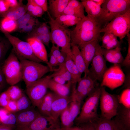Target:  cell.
<instances>
[{
  "instance_id": "9c48e42d",
  "label": "cell",
  "mask_w": 130,
  "mask_h": 130,
  "mask_svg": "<svg viewBox=\"0 0 130 130\" xmlns=\"http://www.w3.org/2000/svg\"><path fill=\"white\" fill-rule=\"evenodd\" d=\"M101 87L100 97L101 117L110 119L117 115L119 107L118 97L107 92L104 87Z\"/></svg>"
},
{
  "instance_id": "f1b7e54d",
  "label": "cell",
  "mask_w": 130,
  "mask_h": 130,
  "mask_svg": "<svg viewBox=\"0 0 130 130\" xmlns=\"http://www.w3.org/2000/svg\"><path fill=\"white\" fill-rule=\"evenodd\" d=\"M81 2L87 15L97 18L100 15L102 10L101 6L92 0H81Z\"/></svg>"
},
{
  "instance_id": "74e56055",
  "label": "cell",
  "mask_w": 130,
  "mask_h": 130,
  "mask_svg": "<svg viewBox=\"0 0 130 130\" xmlns=\"http://www.w3.org/2000/svg\"><path fill=\"white\" fill-rule=\"evenodd\" d=\"M18 111H20L29 109L30 105V102L28 98L24 93L16 101Z\"/></svg>"
},
{
  "instance_id": "8992f818",
  "label": "cell",
  "mask_w": 130,
  "mask_h": 130,
  "mask_svg": "<svg viewBox=\"0 0 130 130\" xmlns=\"http://www.w3.org/2000/svg\"><path fill=\"white\" fill-rule=\"evenodd\" d=\"M20 61L22 67V79L26 87L51 72L47 65H44L40 63L27 59Z\"/></svg>"
},
{
  "instance_id": "c3c4849f",
  "label": "cell",
  "mask_w": 130,
  "mask_h": 130,
  "mask_svg": "<svg viewBox=\"0 0 130 130\" xmlns=\"http://www.w3.org/2000/svg\"><path fill=\"white\" fill-rule=\"evenodd\" d=\"M52 44L50 54L52 55L57 58L61 54L62 52L60 50L59 47L53 44Z\"/></svg>"
},
{
  "instance_id": "816d5d0a",
  "label": "cell",
  "mask_w": 130,
  "mask_h": 130,
  "mask_svg": "<svg viewBox=\"0 0 130 130\" xmlns=\"http://www.w3.org/2000/svg\"><path fill=\"white\" fill-rule=\"evenodd\" d=\"M9 7L5 0H0V13L2 14L7 11Z\"/></svg>"
},
{
  "instance_id": "ba28073f",
  "label": "cell",
  "mask_w": 130,
  "mask_h": 130,
  "mask_svg": "<svg viewBox=\"0 0 130 130\" xmlns=\"http://www.w3.org/2000/svg\"><path fill=\"white\" fill-rule=\"evenodd\" d=\"M13 46L12 51L19 60L27 59L39 63H44L34 54L30 44L6 32H2Z\"/></svg>"
},
{
  "instance_id": "f5cc1de1",
  "label": "cell",
  "mask_w": 130,
  "mask_h": 130,
  "mask_svg": "<svg viewBox=\"0 0 130 130\" xmlns=\"http://www.w3.org/2000/svg\"><path fill=\"white\" fill-rule=\"evenodd\" d=\"M6 83V82L0 66V92L5 87Z\"/></svg>"
},
{
  "instance_id": "e0dca14e",
  "label": "cell",
  "mask_w": 130,
  "mask_h": 130,
  "mask_svg": "<svg viewBox=\"0 0 130 130\" xmlns=\"http://www.w3.org/2000/svg\"><path fill=\"white\" fill-rule=\"evenodd\" d=\"M52 106V118L58 121V118L61 113L68 106L71 101V97H64L54 94Z\"/></svg>"
},
{
  "instance_id": "11a10c76",
  "label": "cell",
  "mask_w": 130,
  "mask_h": 130,
  "mask_svg": "<svg viewBox=\"0 0 130 130\" xmlns=\"http://www.w3.org/2000/svg\"><path fill=\"white\" fill-rule=\"evenodd\" d=\"M67 55L66 54L62 52L61 54L57 58L58 66L64 63Z\"/></svg>"
},
{
  "instance_id": "f35d334b",
  "label": "cell",
  "mask_w": 130,
  "mask_h": 130,
  "mask_svg": "<svg viewBox=\"0 0 130 130\" xmlns=\"http://www.w3.org/2000/svg\"><path fill=\"white\" fill-rule=\"evenodd\" d=\"M60 116L61 128H66L72 127L69 121V106H68L61 113Z\"/></svg>"
},
{
  "instance_id": "681fc988",
  "label": "cell",
  "mask_w": 130,
  "mask_h": 130,
  "mask_svg": "<svg viewBox=\"0 0 130 130\" xmlns=\"http://www.w3.org/2000/svg\"><path fill=\"white\" fill-rule=\"evenodd\" d=\"M77 126L81 127L83 130H96L91 122L81 124Z\"/></svg>"
},
{
  "instance_id": "6f0895ef",
  "label": "cell",
  "mask_w": 130,
  "mask_h": 130,
  "mask_svg": "<svg viewBox=\"0 0 130 130\" xmlns=\"http://www.w3.org/2000/svg\"><path fill=\"white\" fill-rule=\"evenodd\" d=\"M52 78L54 81L58 83L63 84H66V81L63 78L60 76H56Z\"/></svg>"
},
{
  "instance_id": "bcb514c9",
  "label": "cell",
  "mask_w": 130,
  "mask_h": 130,
  "mask_svg": "<svg viewBox=\"0 0 130 130\" xmlns=\"http://www.w3.org/2000/svg\"><path fill=\"white\" fill-rule=\"evenodd\" d=\"M36 4L40 7L45 12H47L48 10L47 0H33Z\"/></svg>"
},
{
  "instance_id": "db71d44e",
  "label": "cell",
  "mask_w": 130,
  "mask_h": 130,
  "mask_svg": "<svg viewBox=\"0 0 130 130\" xmlns=\"http://www.w3.org/2000/svg\"><path fill=\"white\" fill-rule=\"evenodd\" d=\"M36 5L33 0H28L26 5L27 12L31 13Z\"/></svg>"
},
{
  "instance_id": "d6a6232c",
  "label": "cell",
  "mask_w": 130,
  "mask_h": 130,
  "mask_svg": "<svg viewBox=\"0 0 130 130\" xmlns=\"http://www.w3.org/2000/svg\"><path fill=\"white\" fill-rule=\"evenodd\" d=\"M11 45L6 38L0 36V66L4 62L6 55Z\"/></svg>"
},
{
  "instance_id": "f6af8a7d",
  "label": "cell",
  "mask_w": 130,
  "mask_h": 130,
  "mask_svg": "<svg viewBox=\"0 0 130 130\" xmlns=\"http://www.w3.org/2000/svg\"><path fill=\"white\" fill-rule=\"evenodd\" d=\"M45 12L40 7L36 5L33 10L30 13L33 17H41Z\"/></svg>"
},
{
  "instance_id": "8fae6325",
  "label": "cell",
  "mask_w": 130,
  "mask_h": 130,
  "mask_svg": "<svg viewBox=\"0 0 130 130\" xmlns=\"http://www.w3.org/2000/svg\"><path fill=\"white\" fill-rule=\"evenodd\" d=\"M50 75L34 82L26 88V93L33 105L37 107L46 94Z\"/></svg>"
},
{
  "instance_id": "ffe728a7",
  "label": "cell",
  "mask_w": 130,
  "mask_h": 130,
  "mask_svg": "<svg viewBox=\"0 0 130 130\" xmlns=\"http://www.w3.org/2000/svg\"><path fill=\"white\" fill-rule=\"evenodd\" d=\"M27 42L30 44L34 55L47 64L48 62L46 50L44 44L33 38H28Z\"/></svg>"
},
{
  "instance_id": "ab89813d",
  "label": "cell",
  "mask_w": 130,
  "mask_h": 130,
  "mask_svg": "<svg viewBox=\"0 0 130 130\" xmlns=\"http://www.w3.org/2000/svg\"><path fill=\"white\" fill-rule=\"evenodd\" d=\"M121 48L120 46L114 48V53L113 63L118 64L121 63L124 60L121 52Z\"/></svg>"
},
{
  "instance_id": "603a6c76",
  "label": "cell",
  "mask_w": 130,
  "mask_h": 130,
  "mask_svg": "<svg viewBox=\"0 0 130 130\" xmlns=\"http://www.w3.org/2000/svg\"><path fill=\"white\" fill-rule=\"evenodd\" d=\"M27 12L26 5L23 4L22 0H20L17 6L9 8L7 11L1 14L3 18L17 20Z\"/></svg>"
},
{
  "instance_id": "6da1fadb",
  "label": "cell",
  "mask_w": 130,
  "mask_h": 130,
  "mask_svg": "<svg viewBox=\"0 0 130 130\" xmlns=\"http://www.w3.org/2000/svg\"><path fill=\"white\" fill-rule=\"evenodd\" d=\"M71 31V46L81 45L101 38V25L97 19L87 15L81 19Z\"/></svg>"
},
{
  "instance_id": "f546056e",
  "label": "cell",
  "mask_w": 130,
  "mask_h": 130,
  "mask_svg": "<svg viewBox=\"0 0 130 130\" xmlns=\"http://www.w3.org/2000/svg\"><path fill=\"white\" fill-rule=\"evenodd\" d=\"M81 19L72 15L62 14L55 19L60 25L68 28L76 25Z\"/></svg>"
},
{
  "instance_id": "d6986e66",
  "label": "cell",
  "mask_w": 130,
  "mask_h": 130,
  "mask_svg": "<svg viewBox=\"0 0 130 130\" xmlns=\"http://www.w3.org/2000/svg\"><path fill=\"white\" fill-rule=\"evenodd\" d=\"M71 101L69 106V121L72 126L74 122L80 113L82 101L77 96L76 93V84H73Z\"/></svg>"
},
{
  "instance_id": "7c38bea8",
  "label": "cell",
  "mask_w": 130,
  "mask_h": 130,
  "mask_svg": "<svg viewBox=\"0 0 130 130\" xmlns=\"http://www.w3.org/2000/svg\"><path fill=\"white\" fill-rule=\"evenodd\" d=\"M102 48L98 43L97 46L95 55L91 63V67L89 69L87 75L95 81L96 80L101 81L105 72L107 69Z\"/></svg>"
},
{
  "instance_id": "6125c7cd",
  "label": "cell",
  "mask_w": 130,
  "mask_h": 130,
  "mask_svg": "<svg viewBox=\"0 0 130 130\" xmlns=\"http://www.w3.org/2000/svg\"><path fill=\"white\" fill-rule=\"evenodd\" d=\"M92 0L97 4L101 6L104 2L105 0Z\"/></svg>"
},
{
  "instance_id": "8d00e7d4",
  "label": "cell",
  "mask_w": 130,
  "mask_h": 130,
  "mask_svg": "<svg viewBox=\"0 0 130 130\" xmlns=\"http://www.w3.org/2000/svg\"><path fill=\"white\" fill-rule=\"evenodd\" d=\"M16 115L10 112L6 117L0 122V125L9 127L13 130L16 127Z\"/></svg>"
},
{
  "instance_id": "d590c367",
  "label": "cell",
  "mask_w": 130,
  "mask_h": 130,
  "mask_svg": "<svg viewBox=\"0 0 130 130\" xmlns=\"http://www.w3.org/2000/svg\"><path fill=\"white\" fill-rule=\"evenodd\" d=\"M117 97L120 105L125 107L130 108V87L124 90L120 95L118 96Z\"/></svg>"
},
{
  "instance_id": "b9f144b4",
  "label": "cell",
  "mask_w": 130,
  "mask_h": 130,
  "mask_svg": "<svg viewBox=\"0 0 130 130\" xmlns=\"http://www.w3.org/2000/svg\"><path fill=\"white\" fill-rule=\"evenodd\" d=\"M10 99L6 91L0 94V106L5 108Z\"/></svg>"
},
{
  "instance_id": "7bdbcfd3",
  "label": "cell",
  "mask_w": 130,
  "mask_h": 130,
  "mask_svg": "<svg viewBox=\"0 0 130 130\" xmlns=\"http://www.w3.org/2000/svg\"><path fill=\"white\" fill-rule=\"evenodd\" d=\"M33 17L30 13L27 12L25 14L16 20L17 26L27 23Z\"/></svg>"
},
{
  "instance_id": "836d02e7",
  "label": "cell",
  "mask_w": 130,
  "mask_h": 130,
  "mask_svg": "<svg viewBox=\"0 0 130 130\" xmlns=\"http://www.w3.org/2000/svg\"><path fill=\"white\" fill-rule=\"evenodd\" d=\"M54 72L50 75L51 78L56 76H59L63 78L66 81L71 80V74L66 68L64 63L59 66L57 69H53Z\"/></svg>"
},
{
  "instance_id": "94428289",
  "label": "cell",
  "mask_w": 130,
  "mask_h": 130,
  "mask_svg": "<svg viewBox=\"0 0 130 130\" xmlns=\"http://www.w3.org/2000/svg\"><path fill=\"white\" fill-rule=\"evenodd\" d=\"M61 128L63 130H83L81 127L78 126H72L68 128Z\"/></svg>"
},
{
  "instance_id": "ee69618b",
  "label": "cell",
  "mask_w": 130,
  "mask_h": 130,
  "mask_svg": "<svg viewBox=\"0 0 130 130\" xmlns=\"http://www.w3.org/2000/svg\"><path fill=\"white\" fill-rule=\"evenodd\" d=\"M4 108L10 112L13 113L18 111L16 101L10 100L7 105Z\"/></svg>"
},
{
  "instance_id": "cb8c5ba5",
  "label": "cell",
  "mask_w": 130,
  "mask_h": 130,
  "mask_svg": "<svg viewBox=\"0 0 130 130\" xmlns=\"http://www.w3.org/2000/svg\"><path fill=\"white\" fill-rule=\"evenodd\" d=\"M53 95L51 93L46 94L37 107L41 115L52 118V106Z\"/></svg>"
},
{
  "instance_id": "7402d4cb",
  "label": "cell",
  "mask_w": 130,
  "mask_h": 130,
  "mask_svg": "<svg viewBox=\"0 0 130 130\" xmlns=\"http://www.w3.org/2000/svg\"><path fill=\"white\" fill-rule=\"evenodd\" d=\"M71 57L82 74L84 73V76H87V72L85 62L79 47L77 46H71Z\"/></svg>"
},
{
  "instance_id": "30bf717a",
  "label": "cell",
  "mask_w": 130,
  "mask_h": 130,
  "mask_svg": "<svg viewBox=\"0 0 130 130\" xmlns=\"http://www.w3.org/2000/svg\"><path fill=\"white\" fill-rule=\"evenodd\" d=\"M125 79V75L119 65L114 64L105 72L100 86H106L113 90L122 85Z\"/></svg>"
},
{
  "instance_id": "f907efd6",
  "label": "cell",
  "mask_w": 130,
  "mask_h": 130,
  "mask_svg": "<svg viewBox=\"0 0 130 130\" xmlns=\"http://www.w3.org/2000/svg\"><path fill=\"white\" fill-rule=\"evenodd\" d=\"M50 41V32L42 34L41 42L47 46L49 47V43Z\"/></svg>"
},
{
  "instance_id": "277c9868",
  "label": "cell",
  "mask_w": 130,
  "mask_h": 130,
  "mask_svg": "<svg viewBox=\"0 0 130 130\" xmlns=\"http://www.w3.org/2000/svg\"><path fill=\"white\" fill-rule=\"evenodd\" d=\"M101 91L100 86L97 87L87 97L79 115L75 120L77 126L81 124L92 122L99 117L97 110Z\"/></svg>"
},
{
  "instance_id": "e7e4bbea",
  "label": "cell",
  "mask_w": 130,
  "mask_h": 130,
  "mask_svg": "<svg viewBox=\"0 0 130 130\" xmlns=\"http://www.w3.org/2000/svg\"><path fill=\"white\" fill-rule=\"evenodd\" d=\"M53 130H63L61 128L55 129Z\"/></svg>"
},
{
  "instance_id": "44dd1931",
  "label": "cell",
  "mask_w": 130,
  "mask_h": 130,
  "mask_svg": "<svg viewBox=\"0 0 130 130\" xmlns=\"http://www.w3.org/2000/svg\"><path fill=\"white\" fill-rule=\"evenodd\" d=\"M62 14L72 15L81 19L85 16L82 3L77 0H70Z\"/></svg>"
},
{
  "instance_id": "4fadbf2b",
  "label": "cell",
  "mask_w": 130,
  "mask_h": 130,
  "mask_svg": "<svg viewBox=\"0 0 130 130\" xmlns=\"http://www.w3.org/2000/svg\"><path fill=\"white\" fill-rule=\"evenodd\" d=\"M60 128L58 121L40 114L30 125L28 130H53Z\"/></svg>"
},
{
  "instance_id": "7dc6e473",
  "label": "cell",
  "mask_w": 130,
  "mask_h": 130,
  "mask_svg": "<svg viewBox=\"0 0 130 130\" xmlns=\"http://www.w3.org/2000/svg\"><path fill=\"white\" fill-rule=\"evenodd\" d=\"M46 64L47 66L49 68L51 72L53 71V66H58L57 58L51 54L50 55V60Z\"/></svg>"
},
{
  "instance_id": "4dcf8cb0",
  "label": "cell",
  "mask_w": 130,
  "mask_h": 130,
  "mask_svg": "<svg viewBox=\"0 0 130 130\" xmlns=\"http://www.w3.org/2000/svg\"><path fill=\"white\" fill-rule=\"evenodd\" d=\"M17 26L16 20L7 18H3L0 22V30L2 32L15 31Z\"/></svg>"
},
{
  "instance_id": "e575fe53",
  "label": "cell",
  "mask_w": 130,
  "mask_h": 130,
  "mask_svg": "<svg viewBox=\"0 0 130 130\" xmlns=\"http://www.w3.org/2000/svg\"><path fill=\"white\" fill-rule=\"evenodd\" d=\"M10 100L17 101L23 94L22 90L18 86H11L6 91Z\"/></svg>"
},
{
  "instance_id": "484cf974",
  "label": "cell",
  "mask_w": 130,
  "mask_h": 130,
  "mask_svg": "<svg viewBox=\"0 0 130 130\" xmlns=\"http://www.w3.org/2000/svg\"><path fill=\"white\" fill-rule=\"evenodd\" d=\"M72 84L71 81H69L65 84H61L56 82L51 78L48 82V88L57 95L67 97L68 96L69 93L70 87Z\"/></svg>"
},
{
  "instance_id": "be15d7a7",
  "label": "cell",
  "mask_w": 130,
  "mask_h": 130,
  "mask_svg": "<svg viewBox=\"0 0 130 130\" xmlns=\"http://www.w3.org/2000/svg\"><path fill=\"white\" fill-rule=\"evenodd\" d=\"M0 130H13L7 127L0 125Z\"/></svg>"
},
{
  "instance_id": "91938a15",
  "label": "cell",
  "mask_w": 130,
  "mask_h": 130,
  "mask_svg": "<svg viewBox=\"0 0 130 130\" xmlns=\"http://www.w3.org/2000/svg\"><path fill=\"white\" fill-rule=\"evenodd\" d=\"M5 1L9 8L16 6L19 3V1L16 0H5Z\"/></svg>"
},
{
  "instance_id": "60d3db41",
  "label": "cell",
  "mask_w": 130,
  "mask_h": 130,
  "mask_svg": "<svg viewBox=\"0 0 130 130\" xmlns=\"http://www.w3.org/2000/svg\"><path fill=\"white\" fill-rule=\"evenodd\" d=\"M126 36L128 44L127 52L126 57L121 63L124 66L129 67L130 65V34L129 33Z\"/></svg>"
},
{
  "instance_id": "83f0119b",
  "label": "cell",
  "mask_w": 130,
  "mask_h": 130,
  "mask_svg": "<svg viewBox=\"0 0 130 130\" xmlns=\"http://www.w3.org/2000/svg\"><path fill=\"white\" fill-rule=\"evenodd\" d=\"M101 39L102 43L101 46L106 49H114L120 46L121 44L117 36L108 32H104Z\"/></svg>"
},
{
  "instance_id": "1f68e13d",
  "label": "cell",
  "mask_w": 130,
  "mask_h": 130,
  "mask_svg": "<svg viewBox=\"0 0 130 130\" xmlns=\"http://www.w3.org/2000/svg\"><path fill=\"white\" fill-rule=\"evenodd\" d=\"M40 23L37 19L33 17L27 23L18 26L16 31L30 33Z\"/></svg>"
},
{
  "instance_id": "2e32d148",
  "label": "cell",
  "mask_w": 130,
  "mask_h": 130,
  "mask_svg": "<svg viewBox=\"0 0 130 130\" xmlns=\"http://www.w3.org/2000/svg\"><path fill=\"white\" fill-rule=\"evenodd\" d=\"M95 82L87 75L81 78L78 82L76 93L78 97L82 101L95 90L96 88L95 87Z\"/></svg>"
},
{
  "instance_id": "d4e9b609",
  "label": "cell",
  "mask_w": 130,
  "mask_h": 130,
  "mask_svg": "<svg viewBox=\"0 0 130 130\" xmlns=\"http://www.w3.org/2000/svg\"><path fill=\"white\" fill-rule=\"evenodd\" d=\"M64 64L71 76L72 84H76L81 79L82 74L72 59L71 55L67 54Z\"/></svg>"
},
{
  "instance_id": "4316f807",
  "label": "cell",
  "mask_w": 130,
  "mask_h": 130,
  "mask_svg": "<svg viewBox=\"0 0 130 130\" xmlns=\"http://www.w3.org/2000/svg\"><path fill=\"white\" fill-rule=\"evenodd\" d=\"M70 0H49V9L55 18L62 14Z\"/></svg>"
},
{
  "instance_id": "ac0fdd59",
  "label": "cell",
  "mask_w": 130,
  "mask_h": 130,
  "mask_svg": "<svg viewBox=\"0 0 130 130\" xmlns=\"http://www.w3.org/2000/svg\"><path fill=\"white\" fill-rule=\"evenodd\" d=\"M98 43L99 40H95L82 44L79 47L85 62L87 74L89 66L95 55Z\"/></svg>"
},
{
  "instance_id": "9a60e30c",
  "label": "cell",
  "mask_w": 130,
  "mask_h": 130,
  "mask_svg": "<svg viewBox=\"0 0 130 130\" xmlns=\"http://www.w3.org/2000/svg\"><path fill=\"white\" fill-rule=\"evenodd\" d=\"M96 130H128L116 117L108 119L100 116L91 122Z\"/></svg>"
},
{
  "instance_id": "5bb4252c",
  "label": "cell",
  "mask_w": 130,
  "mask_h": 130,
  "mask_svg": "<svg viewBox=\"0 0 130 130\" xmlns=\"http://www.w3.org/2000/svg\"><path fill=\"white\" fill-rule=\"evenodd\" d=\"M19 111L16 115V127L17 130H28L30 125L40 114L32 109Z\"/></svg>"
},
{
  "instance_id": "680465c9",
  "label": "cell",
  "mask_w": 130,
  "mask_h": 130,
  "mask_svg": "<svg viewBox=\"0 0 130 130\" xmlns=\"http://www.w3.org/2000/svg\"><path fill=\"white\" fill-rule=\"evenodd\" d=\"M41 26L43 34H46L50 32V28L45 22L41 23Z\"/></svg>"
},
{
  "instance_id": "5b68a950",
  "label": "cell",
  "mask_w": 130,
  "mask_h": 130,
  "mask_svg": "<svg viewBox=\"0 0 130 130\" xmlns=\"http://www.w3.org/2000/svg\"><path fill=\"white\" fill-rule=\"evenodd\" d=\"M1 67L6 83L10 85H14L22 79L21 63L12 51Z\"/></svg>"
},
{
  "instance_id": "9f6ffc18",
  "label": "cell",
  "mask_w": 130,
  "mask_h": 130,
  "mask_svg": "<svg viewBox=\"0 0 130 130\" xmlns=\"http://www.w3.org/2000/svg\"><path fill=\"white\" fill-rule=\"evenodd\" d=\"M5 108H0V122L10 113Z\"/></svg>"
},
{
  "instance_id": "3957f363",
  "label": "cell",
  "mask_w": 130,
  "mask_h": 130,
  "mask_svg": "<svg viewBox=\"0 0 130 130\" xmlns=\"http://www.w3.org/2000/svg\"><path fill=\"white\" fill-rule=\"evenodd\" d=\"M101 6V13L97 19L102 25L130 10V0H105Z\"/></svg>"
},
{
  "instance_id": "52a82bcc",
  "label": "cell",
  "mask_w": 130,
  "mask_h": 130,
  "mask_svg": "<svg viewBox=\"0 0 130 130\" xmlns=\"http://www.w3.org/2000/svg\"><path fill=\"white\" fill-rule=\"evenodd\" d=\"M130 30V10L120 15L102 28L100 33L108 32L119 38L120 41L129 33Z\"/></svg>"
},
{
  "instance_id": "7a4b0ae2",
  "label": "cell",
  "mask_w": 130,
  "mask_h": 130,
  "mask_svg": "<svg viewBox=\"0 0 130 130\" xmlns=\"http://www.w3.org/2000/svg\"><path fill=\"white\" fill-rule=\"evenodd\" d=\"M49 18L48 23L50 28V41L61 48V52L67 54L71 55L70 38L71 30L59 24L47 11Z\"/></svg>"
}]
</instances>
